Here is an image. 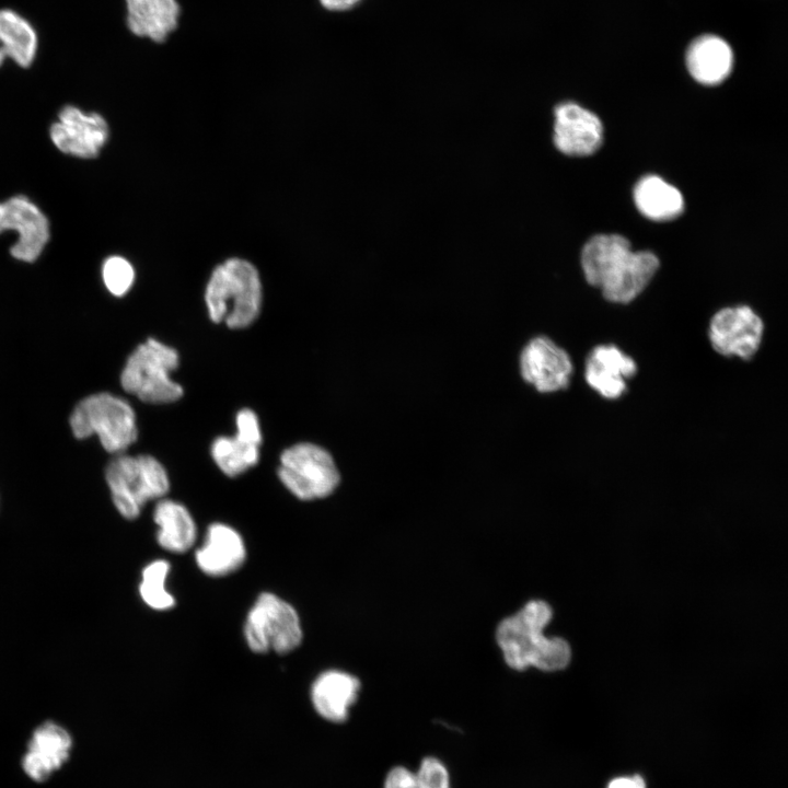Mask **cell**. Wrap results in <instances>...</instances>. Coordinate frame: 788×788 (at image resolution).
I'll return each instance as SVG.
<instances>
[{
    "label": "cell",
    "instance_id": "6da1fadb",
    "mask_svg": "<svg viewBox=\"0 0 788 788\" xmlns=\"http://www.w3.org/2000/svg\"><path fill=\"white\" fill-rule=\"evenodd\" d=\"M581 266L586 280L613 303L626 304L648 286L659 268V259L648 251H631L629 241L618 234H599L583 246Z\"/></svg>",
    "mask_w": 788,
    "mask_h": 788
},
{
    "label": "cell",
    "instance_id": "7a4b0ae2",
    "mask_svg": "<svg viewBox=\"0 0 788 788\" xmlns=\"http://www.w3.org/2000/svg\"><path fill=\"white\" fill-rule=\"evenodd\" d=\"M552 615L548 603L532 600L499 623L496 639L506 663L511 669L523 671L534 667L554 672L564 670L569 664V644L563 638L544 635V628Z\"/></svg>",
    "mask_w": 788,
    "mask_h": 788
},
{
    "label": "cell",
    "instance_id": "3957f363",
    "mask_svg": "<svg viewBox=\"0 0 788 788\" xmlns=\"http://www.w3.org/2000/svg\"><path fill=\"white\" fill-rule=\"evenodd\" d=\"M263 291L257 269L247 260L231 258L219 265L208 281L205 302L213 323L245 328L258 317Z\"/></svg>",
    "mask_w": 788,
    "mask_h": 788
},
{
    "label": "cell",
    "instance_id": "277c9868",
    "mask_svg": "<svg viewBox=\"0 0 788 788\" xmlns=\"http://www.w3.org/2000/svg\"><path fill=\"white\" fill-rule=\"evenodd\" d=\"M105 479L115 508L128 520L138 518L148 501L164 498L170 489L166 470L149 454H115Z\"/></svg>",
    "mask_w": 788,
    "mask_h": 788
},
{
    "label": "cell",
    "instance_id": "5b68a950",
    "mask_svg": "<svg viewBox=\"0 0 788 788\" xmlns=\"http://www.w3.org/2000/svg\"><path fill=\"white\" fill-rule=\"evenodd\" d=\"M69 424L77 439L96 434L103 449L114 455L124 453L138 439L134 408L123 397L108 392L94 393L79 401Z\"/></svg>",
    "mask_w": 788,
    "mask_h": 788
},
{
    "label": "cell",
    "instance_id": "8992f818",
    "mask_svg": "<svg viewBox=\"0 0 788 788\" xmlns=\"http://www.w3.org/2000/svg\"><path fill=\"white\" fill-rule=\"evenodd\" d=\"M179 356L175 348L148 338L129 355L120 373L121 387L149 404H169L183 396V387L173 381Z\"/></svg>",
    "mask_w": 788,
    "mask_h": 788
},
{
    "label": "cell",
    "instance_id": "52a82bcc",
    "mask_svg": "<svg viewBox=\"0 0 788 788\" xmlns=\"http://www.w3.org/2000/svg\"><path fill=\"white\" fill-rule=\"evenodd\" d=\"M277 474L293 496L306 501L328 497L340 483L333 455L311 442L296 443L283 450Z\"/></svg>",
    "mask_w": 788,
    "mask_h": 788
},
{
    "label": "cell",
    "instance_id": "ba28073f",
    "mask_svg": "<svg viewBox=\"0 0 788 788\" xmlns=\"http://www.w3.org/2000/svg\"><path fill=\"white\" fill-rule=\"evenodd\" d=\"M244 636L254 652L285 654L300 646L303 633L296 609L276 594L263 592L248 611Z\"/></svg>",
    "mask_w": 788,
    "mask_h": 788
},
{
    "label": "cell",
    "instance_id": "9c48e42d",
    "mask_svg": "<svg viewBox=\"0 0 788 788\" xmlns=\"http://www.w3.org/2000/svg\"><path fill=\"white\" fill-rule=\"evenodd\" d=\"M763 335L762 317L744 304L720 309L708 325L711 348L727 358L752 359L762 345Z\"/></svg>",
    "mask_w": 788,
    "mask_h": 788
},
{
    "label": "cell",
    "instance_id": "30bf717a",
    "mask_svg": "<svg viewBox=\"0 0 788 788\" xmlns=\"http://www.w3.org/2000/svg\"><path fill=\"white\" fill-rule=\"evenodd\" d=\"M74 746L70 731L54 720L37 725L20 760L24 775L36 784L49 780L70 761Z\"/></svg>",
    "mask_w": 788,
    "mask_h": 788
},
{
    "label": "cell",
    "instance_id": "8fae6325",
    "mask_svg": "<svg viewBox=\"0 0 788 788\" xmlns=\"http://www.w3.org/2000/svg\"><path fill=\"white\" fill-rule=\"evenodd\" d=\"M521 378L540 393L567 390L573 373L569 354L552 338L537 335L522 348L519 357Z\"/></svg>",
    "mask_w": 788,
    "mask_h": 788
},
{
    "label": "cell",
    "instance_id": "7c38bea8",
    "mask_svg": "<svg viewBox=\"0 0 788 788\" xmlns=\"http://www.w3.org/2000/svg\"><path fill=\"white\" fill-rule=\"evenodd\" d=\"M7 230L15 231L19 236L10 248L11 256L25 263L35 262L50 237L47 217L23 195L0 201V234Z\"/></svg>",
    "mask_w": 788,
    "mask_h": 788
},
{
    "label": "cell",
    "instance_id": "4fadbf2b",
    "mask_svg": "<svg viewBox=\"0 0 788 788\" xmlns=\"http://www.w3.org/2000/svg\"><path fill=\"white\" fill-rule=\"evenodd\" d=\"M109 135L105 118L85 113L73 105L63 106L49 128L50 140L65 154L81 159L96 158Z\"/></svg>",
    "mask_w": 788,
    "mask_h": 788
},
{
    "label": "cell",
    "instance_id": "5bb4252c",
    "mask_svg": "<svg viewBox=\"0 0 788 788\" xmlns=\"http://www.w3.org/2000/svg\"><path fill=\"white\" fill-rule=\"evenodd\" d=\"M637 371L638 366L633 357L614 344H601L587 355L583 376L601 397L613 401L627 392V381Z\"/></svg>",
    "mask_w": 788,
    "mask_h": 788
},
{
    "label": "cell",
    "instance_id": "9a60e30c",
    "mask_svg": "<svg viewBox=\"0 0 788 788\" xmlns=\"http://www.w3.org/2000/svg\"><path fill=\"white\" fill-rule=\"evenodd\" d=\"M554 144L564 154L584 157L594 153L603 141L600 118L582 106L564 102L554 109Z\"/></svg>",
    "mask_w": 788,
    "mask_h": 788
},
{
    "label": "cell",
    "instance_id": "2e32d148",
    "mask_svg": "<svg viewBox=\"0 0 788 788\" xmlns=\"http://www.w3.org/2000/svg\"><path fill=\"white\" fill-rule=\"evenodd\" d=\"M246 559L241 534L224 523L208 526L202 545L195 553L198 568L210 577H224L240 569Z\"/></svg>",
    "mask_w": 788,
    "mask_h": 788
},
{
    "label": "cell",
    "instance_id": "e0dca14e",
    "mask_svg": "<svg viewBox=\"0 0 788 788\" xmlns=\"http://www.w3.org/2000/svg\"><path fill=\"white\" fill-rule=\"evenodd\" d=\"M359 680L344 671L328 670L312 684L311 700L316 712L332 722H343L358 698Z\"/></svg>",
    "mask_w": 788,
    "mask_h": 788
},
{
    "label": "cell",
    "instance_id": "ac0fdd59",
    "mask_svg": "<svg viewBox=\"0 0 788 788\" xmlns=\"http://www.w3.org/2000/svg\"><path fill=\"white\" fill-rule=\"evenodd\" d=\"M733 60L730 45L712 34L698 36L686 50L687 70L704 85H716L726 80L732 71Z\"/></svg>",
    "mask_w": 788,
    "mask_h": 788
},
{
    "label": "cell",
    "instance_id": "d6986e66",
    "mask_svg": "<svg viewBox=\"0 0 788 788\" xmlns=\"http://www.w3.org/2000/svg\"><path fill=\"white\" fill-rule=\"evenodd\" d=\"M126 23L140 37L161 43L177 26L179 5L176 0H125Z\"/></svg>",
    "mask_w": 788,
    "mask_h": 788
},
{
    "label": "cell",
    "instance_id": "ffe728a7",
    "mask_svg": "<svg viewBox=\"0 0 788 788\" xmlns=\"http://www.w3.org/2000/svg\"><path fill=\"white\" fill-rule=\"evenodd\" d=\"M157 541L165 551L174 554L188 552L196 542L197 528L187 508L172 499L162 498L153 511Z\"/></svg>",
    "mask_w": 788,
    "mask_h": 788
},
{
    "label": "cell",
    "instance_id": "44dd1931",
    "mask_svg": "<svg viewBox=\"0 0 788 788\" xmlns=\"http://www.w3.org/2000/svg\"><path fill=\"white\" fill-rule=\"evenodd\" d=\"M634 199L645 217L658 221L674 219L684 208L680 190L657 175H647L637 183Z\"/></svg>",
    "mask_w": 788,
    "mask_h": 788
},
{
    "label": "cell",
    "instance_id": "7402d4cb",
    "mask_svg": "<svg viewBox=\"0 0 788 788\" xmlns=\"http://www.w3.org/2000/svg\"><path fill=\"white\" fill-rule=\"evenodd\" d=\"M37 46V34L32 24L11 9H0L1 55L27 68L35 59Z\"/></svg>",
    "mask_w": 788,
    "mask_h": 788
},
{
    "label": "cell",
    "instance_id": "603a6c76",
    "mask_svg": "<svg viewBox=\"0 0 788 788\" xmlns=\"http://www.w3.org/2000/svg\"><path fill=\"white\" fill-rule=\"evenodd\" d=\"M262 442L236 431L232 437L216 438L210 452L221 472L235 477L258 463Z\"/></svg>",
    "mask_w": 788,
    "mask_h": 788
},
{
    "label": "cell",
    "instance_id": "cb8c5ba5",
    "mask_svg": "<svg viewBox=\"0 0 788 788\" xmlns=\"http://www.w3.org/2000/svg\"><path fill=\"white\" fill-rule=\"evenodd\" d=\"M170 569L166 560L157 559L142 570L139 593L142 601L153 610L166 611L175 605V599L165 588Z\"/></svg>",
    "mask_w": 788,
    "mask_h": 788
},
{
    "label": "cell",
    "instance_id": "d4e9b609",
    "mask_svg": "<svg viewBox=\"0 0 788 788\" xmlns=\"http://www.w3.org/2000/svg\"><path fill=\"white\" fill-rule=\"evenodd\" d=\"M102 278L106 289L116 297H121L131 288L135 271L131 264L121 256L108 257L102 267Z\"/></svg>",
    "mask_w": 788,
    "mask_h": 788
},
{
    "label": "cell",
    "instance_id": "484cf974",
    "mask_svg": "<svg viewBox=\"0 0 788 788\" xmlns=\"http://www.w3.org/2000/svg\"><path fill=\"white\" fill-rule=\"evenodd\" d=\"M415 773L420 788H451L449 769L436 756L422 758Z\"/></svg>",
    "mask_w": 788,
    "mask_h": 788
},
{
    "label": "cell",
    "instance_id": "4316f807",
    "mask_svg": "<svg viewBox=\"0 0 788 788\" xmlns=\"http://www.w3.org/2000/svg\"><path fill=\"white\" fill-rule=\"evenodd\" d=\"M383 788H420L415 770L403 765L392 767L385 775Z\"/></svg>",
    "mask_w": 788,
    "mask_h": 788
},
{
    "label": "cell",
    "instance_id": "83f0119b",
    "mask_svg": "<svg viewBox=\"0 0 788 788\" xmlns=\"http://www.w3.org/2000/svg\"><path fill=\"white\" fill-rule=\"evenodd\" d=\"M609 788H645L644 780L636 777H621L611 781Z\"/></svg>",
    "mask_w": 788,
    "mask_h": 788
},
{
    "label": "cell",
    "instance_id": "f1b7e54d",
    "mask_svg": "<svg viewBox=\"0 0 788 788\" xmlns=\"http://www.w3.org/2000/svg\"><path fill=\"white\" fill-rule=\"evenodd\" d=\"M360 0H320L321 4L331 11H345L354 8Z\"/></svg>",
    "mask_w": 788,
    "mask_h": 788
},
{
    "label": "cell",
    "instance_id": "f546056e",
    "mask_svg": "<svg viewBox=\"0 0 788 788\" xmlns=\"http://www.w3.org/2000/svg\"><path fill=\"white\" fill-rule=\"evenodd\" d=\"M4 60H5V58L0 53V67L3 65Z\"/></svg>",
    "mask_w": 788,
    "mask_h": 788
}]
</instances>
